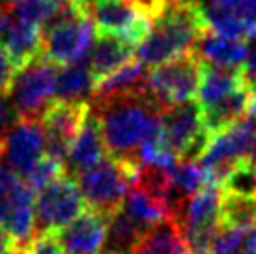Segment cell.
<instances>
[{"mask_svg":"<svg viewBox=\"0 0 256 254\" xmlns=\"http://www.w3.org/2000/svg\"><path fill=\"white\" fill-rule=\"evenodd\" d=\"M90 108L98 118L105 148L114 159H136L138 146L150 126L163 114L148 90L118 98L94 99Z\"/></svg>","mask_w":256,"mask_h":254,"instance_id":"obj_1","label":"cell"},{"mask_svg":"<svg viewBox=\"0 0 256 254\" xmlns=\"http://www.w3.org/2000/svg\"><path fill=\"white\" fill-rule=\"evenodd\" d=\"M208 19L200 0H168V4L152 22L150 34L138 45L136 60L142 66H161L194 50L206 34Z\"/></svg>","mask_w":256,"mask_h":254,"instance_id":"obj_2","label":"cell"},{"mask_svg":"<svg viewBox=\"0 0 256 254\" xmlns=\"http://www.w3.org/2000/svg\"><path fill=\"white\" fill-rule=\"evenodd\" d=\"M96 26L90 10L68 6L42 26V56L56 68L88 58Z\"/></svg>","mask_w":256,"mask_h":254,"instance_id":"obj_3","label":"cell"},{"mask_svg":"<svg viewBox=\"0 0 256 254\" xmlns=\"http://www.w3.org/2000/svg\"><path fill=\"white\" fill-rule=\"evenodd\" d=\"M138 170L140 162L136 159L108 157L92 168L78 172L75 182L84 196L86 206L108 219L124 206L128 190L138 178Z\"/></svg>","mask_w":256,"mask_h":254,"instance_id":"obj_4","label":"cell"},{"mask_svg":"<svg viewBox=\"0 0 256 254\" xmlns=\"http://www.w3.org/2000/svg\"><path fill=\"white\" fill-rule=\"evenodd\" d=\"M200 71L202 62L194 52H187L170 62L156 66L146 75L148 94L161 106V110L196 101Z\"/></svg>","mask_w":256,"mask_h":254,"instance_id":"obj_5","label":"cell"},{"mask_svg":"<svg viewBox=\"0 0 256 254\" xmlns=\"http://www.w3.org/2000/svg\"><path fill=\"white\" fill-rule=\"evenodd\" d=\"M88 210L84 196L78 189L75 178L66 172L40 192L34 206L36 213V232L58 234L66 230L73 220L78 219Z\"/></svg>","mask_w":256,"mask_h":254,"instance_id":"obj_6","label":"cell"},{"mask_svg":"<svg viewBox=\"0 0 256 254\" xmlns=\"http://www.w3.org/2000/svg\"><path fill=\"white\" fill-rule=\"evenodd\" d=\"M58 70L60 68L40 56L15 75L12 106L19 120H40L45 106L54 99Z\"/></svg>","mask_w":256,"mask_h":254,"instance_id":"obj_7","label":"cell"},{"mask_svg":"<svg viewBox=\"0 0 256 254\" xmlns=\"http://www.w3.org/2000/svg\"><path fill=\"white\" fill-rule=\"evenodd\" d=\"M161 124L164 140L178 159L198 161L212 140V136L202 127L196 101L163 110Z\"/></svg>","mask_w":256,"mask_h":254,"instance_id":"obj_8","label":"cell"},{"mask_svg":"<svg viewBox=\"0 0 256 254\" xmlns=\"http://www.w3.org/2000/svg\"><path fill=\"white\" fill-rule=\"evenodd\" d=\"M90 17L98 36H118L135 47L152 30V19L136 6L135 0H92Z\"/></svg>","mask_w":256,"mask_h":254,"instance_id":"obj_9","label":"cell"},{"mask_svg":"<svg viewBox=\"0 0 256 254\" xmlns=\"http://www.w3.org/2000/svg\"><path fill=\"white\" fill-rule=\"evenodd\" d=\"M90 114V101L52 99L40 116L45 133V154L66 162L75 134Z\"/></svg>","mask_w":256,"mask_h":254,"instance_id":"obj_10","label":"cell"},{"mask_svg":"<svg viewBox=\"0 0 256 254\" xmlns=\"http://www.w3.org/2000/svg\"><path fill=\"white\" fill-rule=\"evenodd\" d=\"M45 154V133L40 120H17L8 133L2 157L15 174L24 176Z\"/></svg>","mask_w":256,"mask_h":254,"instance_id":"obj_11","label":"cell"},{"mask_svg":"<svg viewBox=\"0 0 256 254\" xmlns=\"http://www.w3.org/2000/svg\"><path fill=\"white\" fill-rule=\"evenodd\" d=\"M107 217L88 208L78 219L58 234V240L66 254H100L107 243Z\"/></svg>","mask_w":256,"mask_h":254,"instance_id":"obj_12","label":"cell"},{"mask_svg":"<svg viewBox=\"0 0 256 254\" xmlns=\"http://www.w3.org/2000/svg\"><path fill=\"white\" fill-rule=\"evenodd\" d=\"M105 156H107V148L103 142L100 124L90 108V114L86 116L84 124L80 126L78 133L75 134L72 146H70L68 159H66L70 164V170H66V172L75 178L78 172L100 164L105 159Z\"/></svg>","mask_w":256,"mask_h":254,"instance_id":"obj_13","label":"cell"},{"mask_svg":"<svg viewBox=\"0 0 256 254\" xmlns=\"http://www.w3.org/2000/svg\"><path fill=\"white\" fill-rule=\"evenodd\" d=\"M247 84H249V80L245 78L242 70L219 68V66L202 62L196 105H198V108L212 106L228 96L236 94L238 90H243Z\"/></svg>","mask_w":256,"mask_h":254,"instance_id":"obj_14","label":"cell"},{"mask_svg":"<svg viewBox=\"0 0 256 254\" xmlns=\"http://www.w3.org/2000/svg\"><path fill=\"white\" fill-rule=\"evenodd\" d=\"M247 43L240 40H230L222 36L214 34L208 30L206 34L200 38L194 45V54L200 62L219 66V68H232V70H242L245 58H247Z\"/></svg>","mask_w":256,"mask_h":254,"instance_id":"obj_15","label":"cell"},{"mask_svg":"<svg viewBox=\"0 0 256 254\" xmlns=\"http://www.w3.org/2000/svg\"><path fill=\"white\" fill-rule=\"evenodd\" d=\"M15 71L19 73L36 58L42 56V26L15 19L6 38L0 42Z\"/></svg>","mask_w":256,"mask_h":254,"instance_id":"obj_16","label":"cell"},{"mask_svg":"<svg viewBox=\"0 0 256 254\" xmlns=\"http://www.w3.org/2000/svg\"><path fill=\"white\" fill-rule=\"evenodd\" d=\"M133 254H192L184 236L180 220H166L152 226L140 236L133 248Z\"/></svg>","mask_w":256,"mask_h":254,"instance_id":"obj_17","label":"cell"},{"mask_svg":"<svg viewBox=\"0 0 256 254\" xmlns=\"http://www.w3.org/2000/svg\"><path fill=\"white\" fill-rule=\"evenodd\" d=\"M133 52H135V45L126 42L124 38L108 34L98 36L92 56L88 58V66H90L94 82L107 77L112 71L120 70L122 66H126L128 62H131Z\"/></svg>","mask_w":256,"mask_h":254,"instance_id":"obj_18","label":"cell"},{"mask_svg":"<svg viewBox=\"0 0 256 254\" xmlns=\"http://www.w3.org/2000/svg\"><path fill=\"white\" fill-rule=\"evenodd\" d=\"M219 202L220 189L214 185H206L191 198H187L180 215V224L184 232L219 226Z\"/></svg>","mask_w":256,"mask_h":254,"instance_id":"obj_19","label":"cell"},{"mask_svg":"<svg viewBox=\"0 0 256 254\" xmlns=\"http://www.w3.org/2000/svg\"><path fill=\"white\" fill-rule=\"evenodd\" d=\"M146 71L138 60H131L120 70L108 73L107 77L94 82L92 96L94 99H108L118 96H129V94L146 92Z\"/></svg>","mask_w":256,"mask_h":254,"instance_id":"obj_20","label":"cell"},{"mask_svg":"<svg viewBox=\"0 0 256 254\" xmlns=\"http://www.w3.org/2000/svg\"><path fill=\"white\" fill-rule=\"evenodd\" d=\"M94 90V77L90 73L88 58L80 62L70 64L60 68L56 73V88H54V99L62 101H88L86 96H90Z\"/></svg>","mask_w":256,"mask_h":254,"instance_id":"obj_21","label":"cell"},{"mask_svg":"<svg viewBox=\"0 0 256 254\" xmlns=\"http://www.w3.org/2000/svg\"><path fill=\"white\" fill-rule=\"evenodd\" d=\"M148 228H144L135 217H131L124 206L118 212H114L108 217V230H107V250H124V252H131V248L136 241L140 240V236L146 232Z\"/></svg>","mask_w":256,"mask_h":254,"instance_id":"obj_22","label":"cell"},{"mask_svg":"<svg viewBox=\"0 0 256 254\" xmlns=\"http://www.w3.org/2000/svg\"><path fill=\"white\" fill-rule=\"evenodd\" d=\"M66 174V162L58 161L54 157L43 154V157L22 176V182L26 184L34 194H40L43 189H47L50 184H54L58 178Z\"/></svg>","mask_w":256,"mask_h":254,"instance_id":"obj_23","label":"cell"},{"mask_svg":"<svg viewBox=\"0 0 256 254\" xmlns=\"http://www.w3.org/2000/svg\"><path fill=\"white\" fill-rule=\"evenodd\" d=\"M249 232L240 228H219L210 254H234Z\"/></svg>","mask_w":256,"mask_h":254,"instance_id":"obj_24","label":"cell"},{"mask_svg":"<svg viewBox=\"0 0 256 254\" xmlns=\"http://www.w3.org/2000/svg\"><path fill=\"white\" fill-rule=\"evenodd\" d=\"M30 254H66L62 243L54 234L36 232L34 240L30 243Z\"/></svg>","mask_w":256,"mask_h":254,"instance_id":"obj_25","label":"cell"},{"mask_svg":"<svg viewBox=\"0 0 256 254\" xmlns=\"http://www.w3.org/2000/svg\"><path fill=\"white\" fill-rule=\"evenodd\" d=\"M17 120H19V116L12 106V103H8L6 98H0V159H2V150H4L8 133L17 124Z\"/></svg>","mask_w":256,"mask_h":254,"instance_id":"obj_26","label":"cell"},{"mask_svg":"<svg viewBox=\"0 0 256 254\" xmlns=\"http://www.w3.org/2000/svg\"><path fill=\"white\" fill-rule=\"evenodd\" d=\"M15 75H17V71L12 66V62H10L4 47L0 45V98H8L12 94Z\"/></svg>","mask_w":256,"mask_h":254,"instance_id":"obj_27","label":"cell"},{"mask_svg":"<svg viewBox=\"0 0 256 254\" xmlns=\"http://www.w3.org/2000/svg\"><path fill=\"white\" fill-rule=\"evenodd\" d=\"M242 71L245 78L249 80V84H256V45L247 50V58H245Z\"/></svg>","mask_w":256,"mask_h":254,"instance_id":"obj_28","label":"cell"},{"mask_svg":"<svg viewBox=\"0 0 256 254\" xmlns=\"http://www.w3.org/2000/svg\"><path fill=\"white\" fill-rule=\"evenodd\" d=\"M245 250L256 254V224L252 226V230L249 232V238L245 240Z\"/></svg>","mask_w":256,"mask_h":254,"instance_id":"obj_29","label":"cell"},{"mask_svg":"<svg viewBox=\"0 0 256 254\" xmlns=\"http://www.w3.org/2000/svg\"><path fill=\"white\" fill-rule=\"evenodd\" d=\"M12 248V243H10V238L6 236V232L0 228V254H6L8 250Z\"/></svg>","mask_w":256,"mask_h":254,"instance_id":"obj_30","label":"cell"},{"mask_svg":"<svg viewBox=\"0 0 256 254\" xmlns=\"http://www.w3.org/2000/svg\"><path fill=\"white\" fill-rule=\"evenodd\" d=\"M73 6L77 8H84V10H88L90 8V0H70Z\"/></svg>","mask_w":256,"mask_h":254,"instance_id":"obj_31","label":"cell"},{"mask_svg":"<svg viewBox=\"0 0 256 254\" xmlns=\"http://www.w3.org/2000/svg\"><path fill=\"white\" fill-rule=\"evenodd\" d=\"M6 254H30V248H10Z\"/></svg>","mask_w":256,"mask_h":254,"instance_id":"obj_32","label":"cell"},{"mask_svg":"<svg viewBox=\"0 0 256 254\" xmlns=\"http://www.w3.org/2000/svg\"><path fill=\"white\" fill-rule=\"evenodd\" d=\"M8 170H10V166H8V164H4V162L0 161V180H2V178L6 176Z\"/></svg>","mask_w":256,"mask_h":254,"instance_id":"obj_33","label":"cell"},{"mask_svg":"<svg viewBox=\"0 0 256 254\" xmlns=\"http://www.w3.org/2000/svg\"><path fill=\"white\" fill-rule=\"evenodd\" d=\"M103 254H129V252H124V250H105Z\"/></svg>","mask_w":256,"mask_h":254,"instance_id":"obj_34","label":"cell"},{"mask_svg":"<svg viewBox=\"0 0 256 254\" xmlns=\"http://www.w3.org/2000/svg\"><path fill=\"white\" fill-rule=\"evenodd\" d=\"M243 254H252V252H243Z\"/></svg>","mask_w":256,"mask_h":254,"instance_id":"obj_35","label":"cell"}]
</instances>
